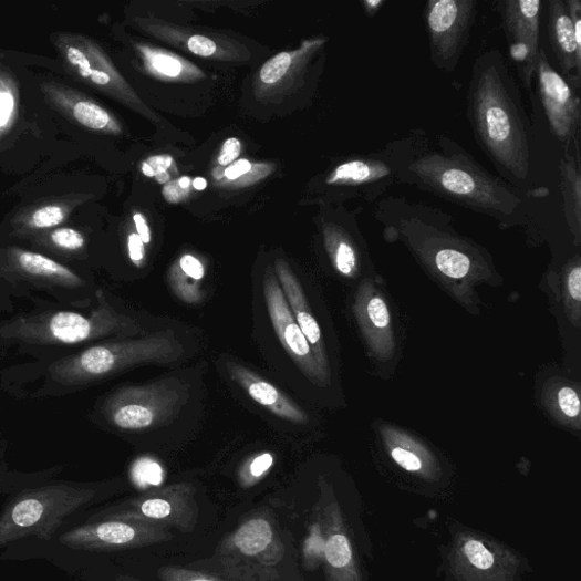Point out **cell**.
Here are the masks:
<instances>
[{"label": "cell", "mask_w": 581, "mask_h": 581, "mask_svg": "<svg viewBox=\"0 0 581 581\" xmlns=\"http://www.w3.org/2000/svg\"><path fill=\"white\" fill-rule=\"evenodd\" d=\"M0 277L55 292H76L86 287L84 279L71 267L19 247L0 250Z\"/></svg>", "instance_id": "obj_13"}, {"label": "cell", "mask_w": 581, "mask_h": 581, "mask_svg": "<svg viewBox=\"0 0 581 581\" xmlns=\"http://www.w3.org/2000/svg\"><path fill=\"white\" fill-rule=\"evenodd\" d=\"M557 405L564 417L569 419L579 418L580 400L574 388L569 386L561 387L557 393Z\"/></svg>", "instance_id": "obj_30"}, {"label": "cell", "mask_w": 581, "mask_h": 581, "mask_svg": "<svg viewBox=\"0 0 581 581\" xmlns=\"http://www.w3.org/2000/svg\"><path fill=\"white\" fill-rule=\"evenodd\" d=\"M288 553L277 519L268 510L246 518L217 546L214 554L190 564L228 581H286L297 566Z\"/></svg>", "instance_id": "obj_4"}, {"label": "cell", "mask_w": 581, "mask_h": 581, "mask_svg": "<svg viewBox=\"0 0 581 581\" xmlns=\"http://www.w3.org/2000/svg\"><path fill=\"white\" fill-rule=\"evenodd\" d=\"M173 164L170 156H153L143 165V172L148 177H156L166 173Z\"/></svg>", "instance_id": "obj_35"}, {"label": "cell", "mask_w": 581, "mask_h": 581, "mask_svg": "<svg viewBox=\"0 0 581 581\" xmlns=\"http://www.w3.org/2000/svg\"><path fill=\"white\" fill-rule=\"evenodd\" d=\"M96 298L98 304L89 314L48 310L20 317L0 326V340L27 346H66L144 334L143 326L117 311L103 290Z\"/></svg>", "instance_id": "obj_6"}, {"label": "cell", "mask_w": 581, "mask_h": 581, "mask_svg": "<svg viewBox=\"0 0 581 581\" xmlns=\"http://www.w3.org/2000/svg\"><path fill=\"white\" fill-rule=\"evenodd\" d=\"M193 185L194 188L199 191L205 190L207 188V181L203 177H197Z\"/></svg>", "instance_id": "obj_45"}, {"label": "cell", "mask_w": 581, "mask_h": 581, "mask_svg": "<svg viewBox=\"0 0 581 581\" xmlns=\"http://www.w3.org/2000/svg\"><path fill=\"white\" fill-rule=\"evenodd\" d=\"M574 153L566 148L560 162L563 212L568 226L577 239L581 231V160L580 143L574 145Z\"/></svg>", "instance_id": "obj_21"}, {"label": "cell", "mask_w": 581, "mask_h": 581, "mask_svg": "<svg viewBox=\"0 0 581 581\" xmlns=\"http://www.w3.org/2000/svg\"><path fill=\"white\" fill-rule=\"evenodd\" d=\"M326 248L340 276L353 278L360 272L362 251L350 235L340 229H330L326 232Z\"/></svg>", "instance_id": "obj_22"}, {"label": "cell", "mask_w": 581, "mask_h": 581, "mask_svg": "<svg viewBox=\"0 0 581 581\" xmlns=\"http://www.w3.org/2000/svg\"><path fill=\"white\" fill-rule=\"evenodd\" d=\"M398 146L397 184L487 215L501 225H522L527 220L526 195L490 174L449 137L430 141L416 132L398 141Z\"/></svg>", "instance_id": "obj_1"}, {"label": "cell", "mask_w": 581, "mask_h": 581, "mask_svg": "<svg viewBox=\"0 0 581 581\" xmlns=\"http://www.w3.org/2000/svg\"><path fill=\"white\" fill-rule=\"evenodd\" d=\"M98 520L143 521L190 533L199 520L196 488L190 483L156 487L137 498L103 508L86 522Z\"/></svg>", "instance_id": "obj_8"}, {"label": "cell", "mask_w": 581, "mask_h": 581, "mask_svg": "<svg viewBox=\"0 0 581 581\" xmlns=\"http://www.w3.org/2000/svg\"><path fill=\"white\" fill-rule=\"evenodd\" d=\"M469 561L478 569L487 570L495 563L494 554L478 541H470L465 547Z\"/></svg>", "instance_id": "obj_32"}, {"label": "cell", "mask_w": 581, "mask_h": 581, "mask_svg": "<svg viewBox=\"0 0 581 581\" xmlns=\"http://www.w3.org/2000/svg\"><path fill=\"white\" fill-rule=\"evenodd\" d=\"M189 400V384L170 377L146 385L123 386L98 408L101 419L118 432H145L172 423Z\"/></svg>", "instance_id": "obj_7"}, {"label": "cell", "mask_w": 581, "mask_h": 581, "mask_svg": "<svg viewBox=\"0 0 581 581\" xmlns=\"http://www.w3.org/2000/svg\"><path fill=\"white\" fill-rule=\"evenodd\" d=\"M191 53L201 58H209L216 53V43L205 35H193L188 41Z\"/></svg>", "instance_id": "obj_33"}, {"label": "cell", "mask_w": 581, "mask_h": 581, "mask_svg": "<svg viewBox=\"0 0 581 581\" xmlns=\"http://www.w3.org/2000/svg\"><path fill=\"white\" fill-rule=\"evenodd\" d=\"M77 198L42 201L22 210L12 220L13 235L31 239L62 227L77 206Z\"/></svg>", "instance_id": "obj_20"}, {"label": "cell", "mask_w": 581, "mask_h": 581, "mask_svg": "<svg viewBox=\"0 0 581 581\" xmlns=\"http://www.w3.org/2000/svg\"><path fill=\"white\" fill-rule=\"evenodd\" d=\"M7 452H8V442L3 437L2 433H0V466H7L4 463Z\"/></svg>", "instance_id": "obj_44"}, {"label": "cell", "mask_w": 581, "mask_h": 581, "mask_svg": "<svg viewBox=\"0 0 581 581\" xmlns=\"http://www.w3.org/2000/svg\"><path fill=\"white\" fill-rule=\"evenodd\" d=\"M145 243L136 234L128 237V256L132 262L136 266H142L145 259Z\"/></svg>", "instance_id": "obj_38"}, {"label": "cell", "mask_w": 581, "mask_h": 581, "mask_svg": "<svg viewBox=\"0 0 581 581\" xmlns=\"http://www.w3.org/2000/svg\"><path fill=\"white\" fill-rule=\"evenodd\" d=\"M0 93H2V86H0Z\"/></svg>", "instance_id": "obj_49"}, {"label": "cell", "mask_w": 581, "mask_h": 581, "mask_svg": "<svg viewBox=\"0 0 581 581\" xmlns=\"http://www.w3.org/2000/svg\"><path fill=\"white\" fill-rule=\"evenodd\" d=\"M274 465V457L271 454L264 453L253 457L242 468L240 474V481L245 487H251L261 480Z\"/></svg>", "instance_id": "obj_27"}, {"label": "cell", "mask_w": 581, "mask_h": 581, "mask_svg": "<svg viewBox=\"0 0 581 581\" xmlns=\"http://www.w3.org/2000/svg\"><path fill=\"white\" fill-rule=\"evenodd\" d=\"M252 168V165L247 159H241L236 163H234L231 166H229L225 174L229 178V180L235 181L238 180L241 176L248 174Z\"/></svg>", "instance_id": "obj_40"}, {"label": "cell", "mask_w": 581, "mask_h": 581, "mask_svg": "<svg viewBox=\"0 0 581 581\" xmlns=\"http://www.w3.org/2000/svg\"><path fill=\"white\" fill-rule=\"evenodd\" d=\"M292 58L289 53H280L264 63L260 71V79L264 84L279 82L290 70Z\"/></svg>", "instance_id": "obj_29"}, {"label": "cell", "mask_w": 581, "mask_h": 581, "mask_svg": "<svg viewBox=\"0 0 581 581\" xmlns=\"http://www.w3.org/2000/svg\"><path fill=\"white\" fill-rule=\"evenodd\" d=\"M156 178L159 184H166L169 180V175L167 173H164V174L156 176Z\"/></svg>", "instance_id": "obj_48"}, {"label": "cell", "mask_w": 581, "mask_h": 581, "mask_svg": "<svg viewBox=\"0 0 581 581\" xmlns=\"http://www.w3.org/2000/svg\"><path fill=\"white\" fill-rule=\"evenodd\" d=\"M160 581H228L206 571L166 566L157 571Z\"/></svg>", "instance_id": "obj_28"}, {"label": "cell", "mask_w": 581, "mask_h": 581, "mask_svg": "<svg viewBox=\"0 0 581 581\" xmlns=\"http://www.w3.org/2000/svg\"><path fill=\"white\" fill-rule=\"evenodd\" d=\"M567 292L568 295L577 304L581 300V267L578 262L572 264L567 278Z\"/></svg>", "instance_id": "obj_36"}, {"label": "cell", "mask_w": 581, "mask_h": 581, "mask_svg": "<svg viewBox=\"0 0 581 581\" xmlns=\"http://www.w3.org/2000/svg\"><path fill=\"white\" fill-rule=\"evenodd\" d=\"M533 80L553 136L567 148L580 143L579 93L551 64L544 49L536 64Z\"/></svg>", "instance_id": "obj_12"}, {"label": "cell", "mask_w": 581, "mask_h": 581, "mask_svg": "<svg viewBox=\"0 0 581 581\" xmlns=\"http://www.w3.org/2000/svg\"><path fill=\"white\" fill-rule=\"evenodd\" d=\"M468 120L480 149L507 183L528 184L531 128L518 83L497 50L480 54L468 89Z\"/></svg>", "instance_id": "obj_2"}, {"label": "cell", "mask_w": 581, "mask_h": 581, "mask_svg": "<svg viewBox=\"0 0 581 581\" xmlns=\"http://www.w3.org/2000/svg\"><path fill=\"white\" fill-rule=\"evenodd\" d=\"M39 247L65 257L80 256L86 246L85 237L76 229L60 227L30 239Z\"/></svg>", "instance_id": "obj_24"}, {"label": "cell", "mask_w": 581, "mask_h": 581, "mask_svg": "<svg viewBox=\"0 0 581 581\" xmlns=\"http://www.w3.org/2000/svg\"><path fill=\"white\" fill-rule=\"evenodd\" d=\"M41 92L58 112L75 124L97 132L116 129L111 114L104 107L69 85L44 81L41 83Z\"/></svg>", "instance_id": "obj_19"}, {"label": "cell", "mask_w": 581, "mask_h": 581, "mask_svg": "<svg viewBox=\"0 0 581 581\" xmlns=\"http://www.w3.org/2000/svg\"><path fill=\"white\" fill-rule=\"evenodd\" d=\"M148 58L152 66L166 76L176 77L180 75L184 70L183 63L173 56L151 52Z\"/></svg>", "instance_id": "obj_31"}, {"label": "cell", "mask_w": 581, "mask_h": 581, "mask_svg": "<svg viewBox=\"0 0 581 581\" xmlns=\"http://www.w3.org/2000/svg\"><path fill=\"white\" fill-rule=\"evenodd\" d=\"M180 268L183 273L194 281H201L205 278L203 263L191 255H185L181 258Z\"/></svg>", "instance_id": "obj_34"}, {"label": "cell", "mask_w": 581, "mask_h": 581, "mask_svg": "<svg viewBox=\"0 0 581 581\" xmlns=\"http://www.w3.org/2000/svg\"><path fill=\"white\" fill-rule=\"evenodd\" d=\"M133 219H134V222H136L137 232L141 239L143 240V242L145 245L149 243L152 240V237H151V231H149L145 217L142 214H136L134 215Z\"/></svg>", "instance_id": "obj_42"}, {"label": "cell", "mask_w": 581, "mask_h": 581, "mask_svg": "<svg viewBox=\"0 0 581 581\" xmlns=\"http://www.w3.org/2000/svg\"><path fill=\"white\" fill-rule=\"evenodd\" d=\"M185 354L172 331L102 341L49 364L35 395H65L141 365L177 362Z\"/></svg>", "instance_id": "obj_3"}, {"label": "cell", "mask_w": 581, "mask_h": 581, "mask_svg": "<svg viewBox=\"0 0 581 581\" xmlns=\"http://www.w3.org/2000/svg\"><path fill=\"white\" fill-rule=\"evenodd\" d=\"M382 435L388 446L392 459L408 471L422 470L424 463L422 459V445L409 434L396 428L385 426Z\"/></svg>", "instance_id": "obj_23"}, {"label": "cell", "mask_w": 581, "mask_h": 581, "mask_svg": "<svg viewBox=\"0 0 581 581\" xmlns=\"http://www.w3.org/2000/svg\"><path fill=\"white\" fill-rule=\"evenodd\" d=\"M263 298L273 329L282 346L300 371L317 384H328L314 353L298 326L281 286L271 271L263 278Z\"/></svg>", "instance_id": "obj_14"}, {"label": "cell", "mask_w": 581, "mask_h": 581, "mask_svg": "<svg viewBox=\"0 0 581 581\" xmlns=\"http://www.w3.org/2000/svg\"><path fill=\"white\" fill-rule=\"evenodd\" d=\"M354 314L373 354L381 361L390 360L395 350L391 311L370 281H364L357 290Z\"/></svg>", "instance_id": "obj_15"}, {"label": "cell", "mask_w": 581, "mask_h": 581, "mask_svg": "<svg viewBox=\"0 0 581 581\" xmlns=\"http://www.w3.org/2000/svg\"><path fill=\"white\" fill-rule=\"evenodd\" d=\"M477 0H429L424 20L430 60L444 73H453L469 42Z\"/></svg>", "instance_id": "obj_9"}, {"label": "cell", "mask_w": 581, "mask_h": 581, "mask_svg": "<svg viewBox=\"0 0 581 581\" xmlns=\"http://www.w3.org/2000/svg\"><path fill=\"white\" fill-rule=\"evenodd\" d=\"M177 183H178V185H180L181 188H184V189H189L190 186H191V184H193L191 178H190V177H187V176L181 177L180 180H178Z\"/></svg>", "instance_id": "obj_46"}, {"label": "cell", "mask_w": 581, "mask_h": 581, "mask_svg": "<svg viewBox=\"0 0 581 581\" xmlns=\"http://www.w3.org/2000/svg\"><path fill=\"white\" fill-rule=\"evenodd\" d=\"M103 486L49 480L15 491L0 512V550L22 539L50 541L73 517L98 501Z\"/></svg>", "instance_id": "obj_5"}, {"label": "cell", "mask_w": 581, "mask_h": 581, "mask_svg": "<svg viewBox=\"0 0 581 581\" xmlns=\"http://www.w3.org/2000/svg\"><path fill=\"white\" fill-rule=\"evenodd\" d=\"M276 272L298 326L305 336L312 353H314L321 371L330 380V366L322 330L315 317L312 315L301 283L290 266L283 260H277Z\"/></svg>", "instance_id": "obj_18"}, {"label": "cell", "mask_w": 581, "mask_h": 581, "mask_svg": "<svg viewBox=\"0 0 581 581\" xmlns=\"http://www.w3.org/2000/svg\"><path fill=\"white\" fill-rule=\"evenodd\" d=\"M115 581H145V580H141L136 577H131V575H120Z\"/></svg>", "instance_id": "obj_47"}, {"label": "cell", "mask_w": 581, "mask_h": 581, "mask_svg": "<svg viewBox=\"0 0 581 581\" xmlns=\"http://www.w3.org/2000/svg\"><path fill=\"white\" fill-rule=\"evenodd\" d=\"M498 12L509 44V54L528 93L532 92L536 64L542 50L541 0H504Z\"/></svg>", "instance_id": "obj_11"}, {"label": "cell", "mask_w": 581, "mask_h": 581, "mask_svg": "<svg viewBox=\"0 0 581 581\" xmlns=\"http://www.w3.org/2000/svg\"><path fill=\"white\" fill-rule=\"evenodd\" d=\"M172 540L170 529L156 523L98 520L65 531L60 543L73 550L113 552L154 547Z\"/></svg>", "instance_id": "obj_10"}, {"label": "cell", "mask_w": 581, "mask_h": 581, "mask_svg": "<svg viewBox=\"0 0 581 581\" xmlns=\"http://www.w3.org/2000/svg\"><path fill=\"white\" fill-rule=\"evenodd\" d=\"M13 108V98L10 93H0V125H4L9 122L10 114Z\"/></svg>", "instance_id": "obj_41"}, {"label": "cell", "mask_w": 581, "mask_h": 581, "mask_svg": "<svg viewBox=\"0 0 581 581\" xmlns=\"http://www.w3.org/2000/svg\"><path fill=\"white\" fill-rule=\"evenodd\" d=\"M164 478L163 467L153 458H141L131 467V479L142 490L159 487Z\"/></svg>", "instance_id": "obj_25"}, {"label": "cell", "mask_w": 581, "mask_h": 581, "mask_svg": "<svg viewBox=\"0 0 581 581\" xmlns=\"http://www.w3.org/2000/svg\"><path fill=\"white\" fill-rule=\"evenodd\" d=\"M324 553L328 564L333 570L346 568L352 560V552L346 536L340 532L330 535L324 544Z\"/></svg>", "instance_id": "obj_26"}, {"label": "cell", "mask_w": 581, "mask_h": 581, "mask_svg": "<svg viewBox=\"0 0 581 581\" xmlns=\"http://www.w3.org/2000/svg\"><path fill=\"white\" fill-rule=\"evenodd\" d=\"M241 153V143L237 138H230L220 149L218 155V164L220 166H227L232 164Z\"/></svg>", "instance_id": "obj_37"}, {"label": "cell", "mask_w": 581, "mask_h": 581, "mask_svg": "<svg viewBox=\"0 0 581 581\" xmlns=\"http://www.w3.org/2000/svg\"><path fill=\"white\" fill-rule=\"evenodd\" d=\"M385 4V0H364L362 2L364 11L370 19H373Z\"/></svg>", "instance_id": "obj_43"}, {"label": "cell", "mask_w": 581, "mask_h": 581, "mask_svg": "<svg viewBox=\"0 0 581 581\" xmlns=\"http://www.w3.org/2000/svg\"><path fill=\"white\" fill-rule=\"evenodd\" d=\"M163 195L168 203L175 204L184 200L189 195V189H184L177 181H173L165 186Z\"/></svg>", "instance_id": "obj_39"}, {"label": "cell", "mask_w": 581, "mask_h": 581, "mask_svg": "<svg viewBox=\"0 0 581 581\" xmlns=\"http://www.w3.org/2000/svg\"><path fill=\"white\" fill-rule=\"evenodd\" d=\"M549 42L559 72L579 93L581 87V42L575 38L564 0L548 3Z\"/></svg>", "instance_id": "obj_16"}, {"label": "cell", "mask_w": 581, "mask_h": 581, "mask_svg": "<svg viewBox=\"0 0 581 581\" xmlns=\"http://www.w3.org/2000/svg\"><path fill=\"white\" fill-rule=\"evenodd\" d=\"M226 367L230 378L259 406L291 424H308V414L278 386L235 362H226Z\"/></svg>", "instance_id": "obj_17"}]
</instances>
